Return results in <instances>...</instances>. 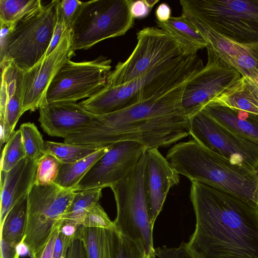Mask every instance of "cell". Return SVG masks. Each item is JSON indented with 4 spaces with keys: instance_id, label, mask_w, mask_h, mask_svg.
Here are the masks:
<instances>
[{
    "instance_id": "cell-42",
    "label": "cell",
    "mask_w": 258,
    "mask_h": 258,
    "mask_svg": "<svg viewBox=\"0 0 258 258\" xmlns=\"http://www.w3.org/2000/svg\"><path fill=\"white\" fill-rule=\"evenodd\" d=\"M171 9L169 6L163 3L160 4L155 11V16L157 21L165 22L167 21L171 17Z\"/></svg>"
},
{
    "instance_id": "cell-36",
    "label": "cell",
    "mask_w": 258,
    "mask_h": 258,
    "mask_svg": "<svg viewBox=\"0 0 258 258\" xmlns=\"http://www.w3.org/2000/svg\"><path fill=\"white\" fill-rule=\"evenodd\" d=\"M155 258H200L187 245L182 242L178 246L157 247L155 250Z\"/></svg>"
},
{
    "instance_id": "cell-39",
    "label": "cell",
    "mask_w": 258,
    "mask_h": 258,
    "mask_svg": "<svg viewBox=\"0 0 258 258\" xmlns=\"http://www.w3.org/2000/svg\"><path fill=\"white\" fill-rule=\"evenodd\" d=\"M151 10L146 0L132 1L130 8V13L134 19L146 18Z\"/></svg>"
},
{
    "instance_id": "cell-21",
    "label": "cell",
    "mask_w": 258,
    "mask_h": 258,
    "mask_svg": "<svg viewBox=\"0 0 258 258\" xmlns=\"http://www.w3.org/2000/svg\"><path fill=\"white\" fill-rule=\"evenodd\" d=\"M217 121L242 136L258 142V115L210 102L203 109Z\"/></svg>"
},
{
    "instance_id": "cell-18",
    "label": "cell",
    "mask_w": 258,
    "mask_h": 258,
    "mask_svg": "<svg viewBox=\"0 0 258 258\" xmlns=\"http://www.w3.org/2000/svg\"><path fill=\"white\" fill-rule=\"evenodd\" d=\"M39 109L38 121L43 131L64 139L88 126L94 115L73 102L46 103Z\"/></svg>"
},
{
    "instance_id": "cell-2",
    "label": "cell",
    "mask_w": 258,
    "mask_h": 258,
    "mask_svg": "<svg viewBox=\"0 0 258 258\" xmlns=\"http://www.w3.org/2000/svg\"><path fill=\"white\" fill-rule=\"evenodd\" d=\"M195 229L187 242L200 258H258V206L191 181Z\"/></svg>"
},
{
    "instance_id": "cell-47",
    "label": "cell",
    "mask_w": 258,
    "mask_h": 258,
    "mask_svg": "<svg viewBox=\"0 0 258 258\" xmlns=\"http://www.w3.org/2000/svg\"><path fill=\"white\" fill-rule=\"evenodd\" d=\"M63 254H64V253H63ZM62 258H63V256H62Z\"/></svg>"
},
{
    "instance_id": "cell-16",
    "label": "cell",
    "mask_w": 258,
    "mask_h": 258,
    "mask_svg": "<svg viewBox=\"0 0 258 258\" xmlns=\"http://www.w3.org/2000/svg\"><path fill=\"white\" fill-rule=\"evenodd\" d=\"M179 174L159 151L147 149L144 190L151 222L154 226L170 188L179 182Z\"/></svg>"
},
{
    "instance_id": "cell-12",
    "label": "cell",
    "mask_w": 258,
    "mask_h": 258,
    "mask_svg": "<svg viewBox=\"0 0 258 258\" xmlns=\"http://www.w3.org/2000/svg\"><path fill=\"white\" fill-rule=\"evenodd\" d=\"M206 64L186 83L182 98V108L189 118L215 98L239 85L243 77L210 46Z\"/></svg>"
},
{
    "instance_id": "cell-11",
    "label": "cell",
    "mask_w": 258,
    "mask_h": 258,
    "mask_svg": "<svg viewBox=\"0 0 258 258\" xmlns=\"http://www.w3.org/2000/svg\"><path fill=\"white\" fill-rule=\"evenodd\" d=\"M189 135L201 145L232 164L258 169V142L228 128L204 109L190 118Z\"/></svg>"
},
{
    "instance_id": "cell-5",
    "label": "cell",
    "mask_w": 258,
    "mask_h": 258,
    "mask_svg": "<svg viewBox=\"0 0 258 258\" xmlns=\"http://www.w3.org/2000/svg\"><path fill=\"white\" fill-rule=\"evenodd\" d=\"M182 12L224 37L258 44V0H180Z\"/></svg>"
},
{
    "instance_id": "cell-33",
    "label": "cell",
    "mask_w": 258,
    "mask_h": 258,
    "mask_svg": "<svg viewBox=\"0 0 258 258\" xmlns=\"http://www.w3.org/2000/svg\"><path fill=\"white\" fill-rule=\"evenodd\" d=\"M82 226L85 227L106 229L119 233L114 222L110 220L98 203L88 211L83 220Z\"/></svg>"
},
{
    "instance_id": "cell-37",
    "label": "cell",
    "mask_w": 258,
    "mask_h": 258,
    "mask_svg": "<svg viewBox=\"0 0 258 258\" xmlns=\"http://www.w3.org/2000/svg\"><path fill=\"white\" fill-rule=\"evenodd\" d=\"M63 258H87L86 248L83 240L74 235L68 242Z\"/></svg>"
},
{
    "instance_id": "cell-7",
    "label": "cell",
    "mask_w": 258,
    "mask_h": 258,
    "mask_svg": "<svg viewBox=\"0 0 258 258\" xmlns=\"http://www.w3.org/2000/svg\"><path fill=\"white\" fill-rule=\"evenodd\" d=\"M146 151L134 169L110 187L116 205L114 221L121 234L141 243L147 254L155 258L153 226L144 190Z\"/></svg>"
},
{
    "instance_id": "cell-9",
    "label": "cell",
    "mask_w": 258,
    "mask_h": 258,
    "mask_svg": "<svg viewBox=\"0 0 258 258\" xmlns=\"http://www.w3.org/2000/svg\"><path fill=\"white\" fill-rule=\"evenodd\" d=\"M132 1L87 2L72 29L74 51L87 49L106 39L125 34L135 23L130 10Z\"/></svg>"
},
{
    "instance_id": "cell-26",
    "label": "cell",
    "mask_w": 258,
    "mask_h": 258,
    "mask_svg": "<svg viewBox=\"0 0 258 258\" xmlns=\"http://www.w3.org/2000/svg\"><path fill=\"white\" fill-rule=\"evenodd\" d=\"M27 197L18 202L7 214L1 228V239L17 246L24 238L27 217Z\"/></svg>"
},
{
    "instance_id": "cell-34",
    "label": "cell",
    "mask_w": 258,
    "mask_h": 258,
    "mask_svg": "<svg viewBox=\"0 0 258 258\" xmlns=\"http://www.w3.org/2000/svg\"><path fill=\"white\" fill-rule=\"evenodd\" d=\"M87 2L78 0H57L56 7L63 17L66 29H72Z\"/></svg>"
},
{
    "instance_id": "cell-22",
    "label": "cell",
    "mask_w": 258,
    "mask_h": 258,
    "mask_svg": "<svg viewBox=\"0 0 258 258\" xmlns=\"http://www.w3.org/2000/svg\"><path fill=\"white\" fill-rule=\"evenodd\" d=\"M118 234L106 229L81 226L75 235L83 240L87 258H115Z\"/></svg>"
},
{
    "instance_id": "cell-1",
    "label": "cell",
    "mask_w": 258,
    "mask_h": 258,
    "mask_svg": "<svg viewBox=\"0 0 258 258\" xmlns=\"http://www.w3.org/2000/svg\"><path fill=\"white\" fill-rule=\"evenodd\" d=\"M189 79L121 110L94 114L88 126L64 142L97 148L124 141L137 142L147 149L170 146L189 135L190 118L182 106Z\"/></svg>"
},
{
    "instance_id": "cell-46",
    "label": "cell",
    "mask_w": 258,
    "mask_h": 258,
    "mask_svg": "<svg viewBox=\"0 0 258 258\" xmlns=\"http://www.w3.org/2000/svg\"><path fill=\"white\" fill-rule=\"evenodd\" d=\"M144 258H153L150 255L146 254Z\"/></svg>"
},
{
    "instance_id": "cell-3",
    "label": "cell",
    "mask_w": 258,
    "mask_h": 258,
    "mask_svg": "<svg viewBox=\"0 0 258 258\" xmlns=\"http://www.w3.org/2000/svg\"><path fill=\"white\" fill-rule=\"evenodd\" d=\"M172 167L190 181H198L233 194L258 206V169L232 164L195 140L170 148L166 156Z\"/></svg>"
},
{
    "instance_id": "cell-24",
    "label": "cell",
    "mask_w": 258,
    "mask_h": 258,
    "mask_svg": "<svg viewBox=\"0 0 258 258\" xmlns=\"http://www.w3.org/2000/svg\"><path fill=\"white\" fill-rule=\"evenodd\" d=\"M211 102L258 115V90L244 77L236 87Z\"/></svg>"
},
{
    "instance_id": "cell-10",
    "label": "cell",
    "mask_w": 258,
    "mask_h": 258,
    "mask_svg": "<svg viewBox=\"0 0 258 258\" xmlns=\"http://www.w3.org/2000/svg\"><path fill=\"white\" fill-rule=\"evenodd\" d=\"M136 35L137 43L134 50L125 61L118 62L109 73L106 84L118 86L127 83L168 61L190 54L161 28L145 27Z\"/></svg>"
},
{
    "instance_id": "cell-44",
    "label": "cell",
    "mask_w": 258,
    "mask_h": 258,
    "mask_svg": "<svg viewBox=\"0 0 258 258\" xmlns=\"http://www.w3.org/2000/svg\"><path fill=\"white\" fill-rule=\"evenodd\" d=\"M149 7L152 9L153 7L159 2L158 0H146Z\"/></svg>"
},
{
    "instance_id": "cell-35",
    "label": "cell",
    "mask_w": 258,
    "mask_h": 258,
    "mask_svg": "<svg viewBox=\"0 0 258 258\" xmlns=\"http://www.w3.org/2000/svg\"><path fill=\"white\" fill-rule=\"evenodd\" d=\"M147 254L140 243L121 233L118 235V244L115 258H144Z\"/></svg>"
},
{
    "instance_id": "cell-14",
    "label": "cell",
    "mask_w": 258,
    "mask_h": 258,
    "mask_svg": "<svg viewBox=\"0 0 258 258\" xmlns=\"http://www.w3.org/2000/svg\"><path fill=\"white\" fill-rule=\"evenodd\" d=\"M72 30L66 29L57 46L30 69L23 71L22 80V114L46 103V93L52 80L65 62L75 55Z\"/></svg>"
},
{
    "instance_id": "cell-41",
    "label": "cell",
    "mask_w": 258,
    "mask_h": 258,
    "mask_svg": "<svg viewBox=\"0 0 258 258\" xmlns=\"http://www.w3.org/2000/svg\"><path fill=\"white\" fill-rule=\"evenodd\" d=\"M1 258H19L17 246L7 242L1 239Z\"/></svg>"
},
{
    "instance_id": "cell-20",
    "label": "cell",
    "mask_w": 258,
    "mask_h": 258,
    "mask_svg": "<svg viewBox=\"0 0 258 258\" xmlns=\"http://www.w3.org/2000/svg\"><path fill=\"white\" fill-rule=\"evenodd\" d=\"M37 162L26 157L8 172L1 171L0 228L10 211L35 184Z\"/></svg>"
},
{
    "instance_id": "cell-13",
    "label": "cell",
    "mask_w": 258,
    "mask_h": 258,
    "mask_svg": "<svg viewBox=\"0 0 258 258\" xmlns=\"http://www.w3.org/2000/svg\"><path fill=\"white\" fill-rule=\"evenodd\" d=\"M111 60L102 55L90 61L67 60L51 82L46 103L77 102L89 98L105 84Z\"/></svg>"
},
{
    "instance_id": "cell-29",
    "label": "cell",
    "mask_w": 258,
    "mask_h": 258,
    "mask_svg": "<svg viewBox=\"0 0 258 258\" xmlns=\"http://www.w3.org/2000/svg\"><path fill=\"white\" fill-rule=\"evenodd\" d=\"M42 5L40 0H0V23L12 28L19 20Z\"/></svg>"
},
{
    "instance_id": "cell-32",
    "label": "cell",
    "mask_w": 258,
    "mask_h": 258,
    "mask_svg": "<svg viewBox=\"0 0 258 258\" xmlns=\"http://www.w3.org/2000/svg\"><path fill=\"white\" fill-rule=\"evenodd\" d=\"M61 164L53 155L45 153L38 161L35 184L47 185L54 183Z\"/></svg>"
},
{
    "instance_id": "cell-38",
    "label": "cell",
    "mask_w": 258,
    "mask_h": 258,
    "mask_svg": "<svg viewBox=\"0 0 258 258\" xmlns=\"http://www.w3.org/2000/svg\"><path fill=\"white\" fill-rule=\"evenodd\" d=\"M57 1V0H56ZM56 19L54 31L50 46L45 56L49 54L57 46L64 31L66 30L64 21L60 11L57 8L56 4Z\"/></svg>"
},
{
    "instance_id": "cell-45",
    "label": "cell",
    "mask_w": 258,
    "mask_h": 258,
    "mask_svg": "<svg viewBox=\"0 0 258 258\" xmlns=\"http://www.w3.org/2000/svg\"><path fill=\"white\" fill-rule=\"evenodd\" d=\"M247 81L249 82L250 83H251L253 86H254L256 88V89L258 90V80L253 81Z\"/></svg>"
},
{
    "instance_id": "cell-27",
    "label": "cell",
    "mask_w": 258,
    "mask_h": 258,
    "mask_svg": "<svg viewBox=\"0 0 258 258\" xmlns=\"http://www.w3.org/2000/svg\"><path fill=\"white\" fill-rule=\"evenodd\" d=\"M101 188L77 191L61 223L68 224L77 228L82 226L88 211L98 203L101 197Z\"/></svg>"
},
{
    "instance_id": "cell-15",
    "label": "cell",
    "mask_w": 258,
    "mask_h": 258,
    "mask_svg": "<svg viewBox=\"0 0 258 258\" xmlns=\"http://www.w3.org/2000/svg\"><path fill=\"white\" fill-rule=\"evenodd\" d=\"M146 150L143 145L132 141L110 145L108 151L95 163L74 190L78 191L110 187L134 169Z\"/></svg>"
},
{
    "instance_id": "cell-30",
    "label": "cell",
    "mask_w": 258,
    "mask_h": 258,
    "mask_svg": "<svg viewBox=\"0 0 258 258\" xmlns=\"http://www.w3.org/2000/svg\"><path fill=\"white\" fill-rule=\"evenodd\" d=\"M26 157L21 132L19 130L14 131L3 148L1 171L8 172Z\"/></svg>"
},
{
    "instance_id": "cell-28",
    "label": "cell",
    "mask_w": 258,
    "mask_h": 258,
    "mask_svg": "<svg viewBox=\"0 0 258 258\" xmlns=\"http://www.w3.org/2000/svg\"><path fill=\"white\" fill-rule=\"evenodd\" d=\"M45 153L55 157L61 164L80 160L95 152L101 148L83 145L60 143L49 141L44 142Z\"/></svg>"
},
{
    "instance_id": "cell-43",
    "label": "cell",
    "mask_w": 258,
    "mask_h": 258,
    "mask_svg": "<svg viewBox=\"0 0 258 258\" xmlns=\"http://www.w3.org/2000/svg\"><path fill=\"white\" fill-rule=\"evenodd\" d=\"M17 249L20 255L26 254L28 252H29L27 246L24 242V238L21 242L18 244L17 246Z\"/></svg>"
},
{
    "instance_id": "cell-31",
    "label": "cell",
    "mask_w": 258,
    "mask_h": 258,
    "mask_svg": "<svg viewBox=\"0 0 258 258\" xmlns=\"http://www.w3.org/2000/svg\"><path fill=\"white\" fill-rule=\"evenodd\" d=\"M21 132L26 157L38 161L45 154L44 141L42 136L34 123L26 122L22 124Z\"/></svg>"
},
{
    "instance_id": "cell-25",
    "label": "cell",
    "mask_w": 258,
    "mask_h": 258,
    "mask_svg": "<svg viewBox=\"0 0 258 258\" xmlns=\"http://www.w3.org/2000/svg\"><path fill=\"white\" fill-rule=\"evenodd\" d=\"M110 146L101 148L77 161L61 164L54 183L64 188L74 189L95 163L108 151Z\"/></svg>"
},
{
    "instance_id": "cell-19",
    "label": "cell",
    "mask_w": 258,
    "mask_h": 258,
    "mask_svg": "<svg viewBox=\"0 0 258 258\" xmlns=\"http://www.w3.org/2000/svg\"><path fill=\"white\" fill-rule=\"evenodd\" d=\"M1 143H6L22 115V80L23 71L13 62L1 67Z\"/></svg>"
},
{
    "instance_id": "cell-40",
    "label": "cell",
    "mask_w": 258,
    "mask_h": 258,
    "mask_svg": "<svg viewBox=\"0 0 258 258\" xmlns=\"http://www.w3.org/2000/svg\"><path fill=\"white\" fill-rule=\"evenodd\" d=\"M59 227L52 233L47 243L36 258H53L56 239Z\"/></svg>"
},
{
    "instance_id": "cell-8",
    "label": "cell",
    "mask_w": 258,
    "mask_h": 258,
    "mask_svg": "<svg viewBox=\"0 0 258 258\" xmlns=\"http://www.w3.org/2000/svg\"><path fill=\"white\" fill-rule=\"evenodd\" d=\"M77 191L55 183L34 184L27 197V217L24 242L31 257L36 258L54 231L59 227L63 215Z\"/></svg>"
},
{
    "instance_id": "cell-4",
    "label": "cell",
    "mask_w": 258,
    "mask_h": 258,
    "mask_svg": "<svg viewBox=\"0 0 258 258\" xmlns=\"http://www.w3.org/2000/svg\"><path fill=\"white\" fill-rule=\"evenodd\" d=\"M197 54L168 61L141 77L118 86L105 85L79 103L94 115L116 112L170 90L189 79L203 67Z\"/></svg>"
},
{
    "instance_id": "cell-6",
    "label": "cell",
    "mask_w": 258,
    "mask_h": 258,
    "mask_svg": "<svg viewBox=\"0 0 258 258\" xmlns=\"http://www.w3.org/2000/svg\"><path fill=\"white\" fill-rule=\"evenodd\" d=\"M56 0L43 4L19 20L0 46V66L13 62L26 71L46 55L53 35Z\"/></svg>"
},
{
    "instance_id": "cell-17",
    "label": "cell",
    "mask_w": 258,
    "mask_h": 258,
    "mask_svg": "<svg viewBox=\"0 0 258 258\" xmlns=\"http://www.w3.org/2000/svg\"><path fill=\"white\" fill-rule=\"evenodd\" d=\"M210 46L246 80H258V44H241L232 41L205 26L191 15L182 12Z\"/></svg>"
},
{
    "instance_id": "cell-23",
    "label": "cell",
    "mask_w": 258,
    "mask_h": 258,
    "mask_svg": "<svg viewBox=\"0 0 258 258\" xmlns=\"http://www.w3.org/2000/svg\"><path fill=\"white\" fill-rule=\"evenodd\" d=\"M159 28L175 39L190 54L206 46L208 42L196 27L184 16L171 17L167 21H156Z\"/></svg>"
}]
</instances>
